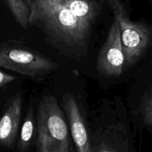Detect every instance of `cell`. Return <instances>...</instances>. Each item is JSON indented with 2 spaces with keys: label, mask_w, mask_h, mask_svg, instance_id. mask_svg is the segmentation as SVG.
<instances>
[{
  "label": "cell",
  "mask_w": 152,
  "mask_h": 152,
  "mask_svg": "<svg viewBox=\"0 0 152 152\" xmlns=\"http://www.w3.org/2000/svg\"><path fill=\"white\" fill-rule=\"evenodd\" d=\"M30 25L39 28L53 47L69 58L88 53L99 9L92 0H26Z\"/></svg>",
  "instance_id": "1"
},
{
  "label": "cell",
  "mask_w": 152,
  "mask_h": 152,
  "mask_svg": "<svg viewBox=\"0 0 152 152\" xmlns=\"http://www.w3.org/2000/svg\"><path fill=\"white\" fill-rule=\"evenodd\" d=\"M37 152H71L74 151L71 132L57 99L45 95L38 105L37 112Z\"/></svg>",
  "instance_id": "2"
},
{
  "label": "cell",
  "mask_w": 152,
  "mask_h": 152,
  "mask_svg": "<svg viewBox=\"0 0 152 152\" xmlns=\"http://www.w3.org/2000/svg\"><path fill=\"white\" fill-rule=\"evenodd\" d=\"M118 22L125 55L124 70L134 65L143 57L152 45L151 28L145 23L134 22L119 0H107Z\"/></svg>",
  "instance_id": "3"
},
{
  "label": "cell",
  "mask_w": 152,
  "mask_h": 152,
  "mask_svg": "<svg viewBox=\"0 0 152 152\" xmlns=\"http://www.w3.org/2000/svg\"><path fill=\"white\" fill-rule=\"evenodd\" d=\"M56 62L31 48L7 42L0 45V68L33 80H41L56 69Z\"/></svg>",
  "instance_id": "4"
},
{
  "label": "cell",
  "mask_w": 152,
  "mask_h": 152,
  "mask_svg": "<svg viewBox=\"0 0 152 152\" xmlns=\"http://www.w3.org/2000/svg\"><path fill=\"white\" fill-rule=\"evenodd\" d=\"M125 55L120 30L114 19L108 32L106 41L99 50L96 68L99 74L108 78H116L124 71Z\"/></svg>",
  "instance_id": "5"
},
{
  "label": "cell",
  "mask_w": 152,
  "mask_h": 152,
  "mask_svg": "<svg viewBox=\"0 0 152 152\" xmlns=\"http://www.w3.org/2000/svg\"><path fill=\"white\" fill-rule=\"evenodd\" d=\"M62 105L68 119L69 130L76 151L93 152L91 140L76 97L71 93L65 94L62 96Z\"/></svg>",
  "instance_id": "6"
},
{
  "label": "cell",
  "mask_w": 152,
  "mask_h": 152,
  "mask_svg": "<svg viewBox=\"0 0 152 152\" xmlns=\"http://www.w3.org/2000/svg\"><path fill=\"white\" fill-rule=\"evenodd\" d=\"M23 97L21 93L7 100L4 111L0 118V146L13 148L15 146L22 117Z\"/></svg>",
  "instance_id": "7"
},
{
  "label": "cell",
  "mask_w": 152,
  "mask_h": 152,
  "mask_svg": "<svg viewBox=\"0 0 152 152\" xmlns=\"http://www.w3.org/2000/svg\"><path fill=\"white\" fill-rule=\"evenodd\" d=\"M99 140L92 145L93 151H128L129 142L125 127L116 123L107 126L100 133Z\"/></svg>",
  "instance_id": "8"
},
{
  "label": "cell",
  "mask_w": 152,
  "mask_h": 152,
  "mask_svg": "<svg viewBox=\"0 0 152 152\" xmlns=\"http://www.w3.org/2000/svg\"><path fill=\"white\" fill-rule=\"evenodd\" d=\"M37 139V117L34 108L30 106L24 119L20 133L17 140V151L26 152L29 151L33 144H35Z\"/></svg>",
  "instance_id": "9"
},
{
  "label": "cell",
  "mask_w": 152,
  "mask_h": 152,
  "mask_svg": "<svg viewBox=\"0 0 152 152\" xmlns=\"http://www.w3.org/2000/svg\"><path fill=\"white\" fill-rule=\"evenodd\" d=\"M16 22L23 29L28 30L30 25L31 7L26 0H4Z\"/></svg>",
  "instance_id": "10"
},
{
  "label": "cell",
  "mask_w": 152,
  "mask_h": 152,
  "mask_svg": "<svg viewBox=\"0 0 152 152\" xmlns=\"http://www.w3.org/2000/svg\"><path fill=\"white\" fill-rule=\"evenodd\" d=\"M138 111L144 125L152 132V86L144 94Z\"/></svg>",
  "instance_id": "11"
},
{
  "label": "cell",
  "mask_w": 152,
  "mask_h": 152,
  "mask_svg": "<svg viewBox=\"0 0 152 152\" xmlns=\"http://www.w3.org/2000/svg\"><path fill=\"white\" fill-rule=\"evenodd\" d=\"M17 77L0 71V88L16 80Z\"/></svg>",
  "instance_id": "12"
}]
</instances>
